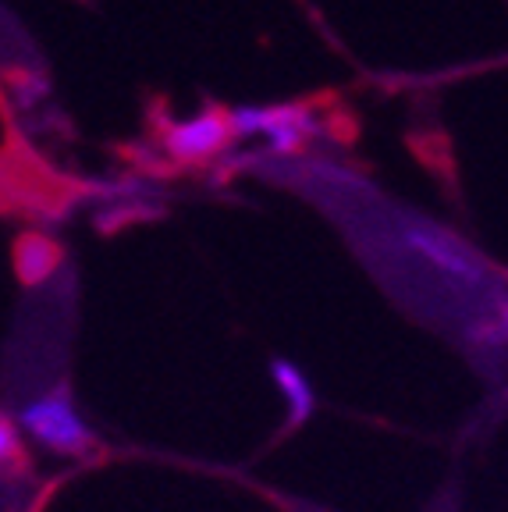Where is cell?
I'll return each instance as SVG.
<instances>
[{"label": "cell", "mask_w": 508, "mask_h": 512, "mask_svg": "<svg viewBox=\"0 0 508 512\" xmlns=\"http://www.w3.org/2000/svg\"><path fill=\"white\" fill-rule=\"evenodd\" d=\"M228 121H231L235 139L263 136L274 153H295L313 136V128H317L310 107H302V104L235 107V111H228Z\"/></svg>", "instance_id": "cell-2"}, {"label": "cell", "mask_w": 508, "mask_h": 512, "mask_svg": "<svg viewBox=\"0 0 508 512\" xmlns=\"http://www.w3.org/2000/svg\"><path fill=\"white\" fill-rule=\"evenodd\" d=\"M25 470V441L18 431L15 416L0 409V477H15Z\"/></svg>", "instance_id": "cell-7"}, {"label": "cell", "mask_w": 508, "mask_h": 512, "mask_svg": "<svg viewBox=\"0 0 508 512\" xmlns=\"http://www.w3.org/2000/svg\"><path fill=\"white\" fill-rule=\"evenodd\" d=\"M402 239L416 256H423L427 264H434L437 271L448 274V278H459V281H466V285L484 281V264H480L473 253H466L455 239H448V235L434 232V228H409Z\"/></svg>", "instance_id": "cell-4"}, {"label": "cell", "mask_w": 508, "mask_h": 512, "mask_svg": "<svg viewBox=\"0 0 508 512\" xmlns=\"http://www.w3.org/2000/svg\"><path fill=\"white\" fill-rule=\"evenodd\" d=\"M231 139H235V132H231L228 111H207L167 128L164 150L175 160H182V164H196V160H207L214 153H221Z\"/></svg>", "instance_id": "cell-3"}, {"label": "cell", "mask_w": 508, "mask_h": 512, "mask_svg": "<svg viewBox=\"0 0 508 512\" xmlns=\"http://www.w3.org/2000/svg\"><path fill=\"white\" fill-rule=\"evenodd\" d=\"M15 267L25 285H43L61 267V249L47 235H22L15 242Z\"/></svg>", "instance_id": "cell-5"}, {"label": "cell", "mask_w": 508, "mask_h": 512, "mask_svg": "<svg viewBox=\"0 0 508 512\" xmlns=\"http://www.w3.org/2000/svg\"><path fill=\"white\" fill-rule=\"evenodd\" d=\"M22 438H32L40 448L54 452V456H86L96 445L93 431L82 420V413L75 409V402L54 388V392L36 395L32 402H25L15 416Z\"/></svg>", "instance_id": "cell-1"}, {"label": "cell", "mask_w": 508, "mask_h": 512, "mask_svg": "<svg viewBox=\"0 0 508 512\" xmlns=\"http://www.w3.org/2000/svg\"><path fill=\"white\" fill-rule=\"evenodd\" d=\"M274 384H278L281 399H285V409H288V424L299 427L306 424L317 409V395H313L310 381L302 377V370L288 360H278L274 363Z\"/></svg>", "instance_id": "cell-6"}]
</instances>
